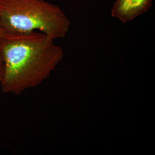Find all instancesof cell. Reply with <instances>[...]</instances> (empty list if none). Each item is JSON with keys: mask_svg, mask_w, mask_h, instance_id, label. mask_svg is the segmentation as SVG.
<instances>
[{"mask_svg": "<svg viewBox=\"0 0 155 155\" xmlns=\"http://www.w3.org/2000/svg\"><path fill=\"white\" fill-rule=\"evenodd\" d=\"M54 41L39 31H5L0 40L1 91L18 95L49 77L64 56L63 48Z\"/></svg>", "mask_w": 155, "mask_h": 155, "instance_id": "6da1fadb", "label": "cell"}, {"mask_svg": "<svg viewBox=\"0 0 155 155\" xmlns=\"http://www.w3.org/2000/svg\"><path fill=\"white\" fill-rule=\"evenodd\" d=\"M4 32H5V29L3 28V27L2 25V24H1V22L0 21V40H1V39L2 38V37Z\"/></svg>", "mask_w": 155, "mask_h": 155, "instance_id": "5b68a950", "label": "cell"}, {"mask_svg": "<svg viewBox=\"0 0 155 155\" xmlns=\"http://www.w3.org/2000/svg\"><path fill=\"white\" fill-rule=\"evenodd\" d=\"M2 77H3V63H2L1 57L0 56V82L2 80Z\"/></svg>", "mask_w": 155, "mask_h": 155, "instance_id": "277c9868", "label": "cell"}, {"mask_svg": "<svg viewBox=\"0 0 155 155\" xmlns=\"http://www.w3.org/2000/svg\"><path fill=\"white\" fill-rule=\"evenodd\" d=\"M153 0H116L111 16L122 23L132 21L149 11Z\"/></svg>", "mask_w": 155, "mask_h": 155, "instance_id": "3957f363", "label": "cell"}, {"mask_svg": "<svg viewBox=\"0 0 155 155\" xmlns=\"http://www.w3.org/2000/svg\"><path fill=\"white\" fill-rule=\"evenodd\" d=\"M0 21L6 32L39 31L55 40L71 25L59 6L45 0H0Z\"/></svg>", "mask_w": 155, "mask_h": 155, "instance_id": "7a4b0ae2", "label": "cell"}]
</instances>
